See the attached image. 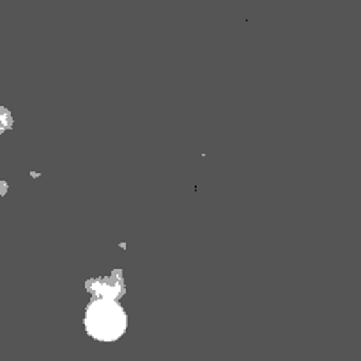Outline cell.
<instances>
[{"instance_id":"obj_1","label":"cell","mask_w":361,"mask_h":361,"mask_svg":"<svg viewBox=\"0 0 361 361\" xmlns=\"http://www.w3.org/2000/svg\"><path fill=\"white\" fill-rule=\"evenodd\" d=\"M83 328L96 342L112 343L123 338L128 329V315L119 301L92 298L85 308Z\"/></svg>"},{"instance_id":"obj_2","label":"cell","mask_w":361,"mask_h":361,"mask_svg":"<svg viewBox=\"0 0 361 361\" xmlns=\"http://www.w3.org/2000/svg\"><path fill=\"white\" fill-rule=\"evenodd\" d=\"M85 289L94 298H103V300L119 301L126 293V286L123 280V271L114 269L112 275L102 276V279H90L85 283Z\"/></svg>"},{"instance_id":"obj_3","label":"cell","mask_w":361,"mask_h":361,"mask_svg":"<svg viewBox=\"0 0 361 361\" xmlns=\"http://www.w3.org/2000/svg\"><path fill=\"white\" fill-rule=\"evenodd\" d=\"M13 128V116L8 109L0 106V135Z\"/></svg>"},{"instance_id":"obj_4","label":"cell","mask_w":361,"mask_h":361,"mask_svg":"<svg viewBox=\"0 0 361 361\" xmlns=\"http://www.w3.org/2000/svg\"><path fill=\"white\" fill-rule=\"evenodd\" d=\"M6 192H8V185H6L4 180L0 179V195H4Z\"/></svg>"}]
</instances>
